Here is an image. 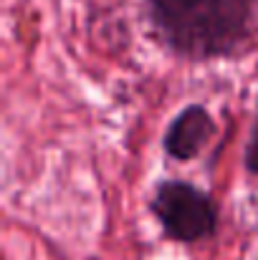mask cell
<instances>
[{
    "label": "cell",
    "mask_w": 258,
    "mask_h": 260,
    "mask_svg": "<svg viewBox=\"0 0 258 260\" xmlns=\"http://www.w3.org/2000/svg\"><path fill=\"white\" fill-rule=\"evenodd\" d=\"M213 137H215V121L210 111L203 104H190L170 121L162 137V147L167 157L187 162V159H195Z\"/></svg>",
    "instance_id": "cell-3"
},
{
    "label": "cell",
    "mask_w": 258,
    "mask_h": 260,
    "mask_svg": "<svg viewBox=\"0 0 258 260\" xmlns=\"http://www.w3.org/2000/svg\"><path fill=\"white\" fill-rule=\"evenodd\" d=\"M150 207L160 220L165 235L180 243H197L203 238H210L218 225V210L213 200L190 182H162Z\"/></svg>",
    "instance_id": "cell-2"
},
{
    "label": "cell",
    "mask_w": 258,
    "mask_h": 260,
    "mask_svg": "<svg viewBox=\"0 0 258 260\" xmlns=\"http://www.w3.org/2000/svg\"><path fill=\"white\" fill-rule=\"evenodd\" d=\"M256 8L258 0H147V18L175 53L218 58L248 41Z\"/></svg>",
    "instance_id": "cell-1"
},
{
    "label": "cell",
    "mask_w": 258,
    "mask_h": 260,
    "mask_svg": "<svg viewBox=\"0 0 258 260\" xmlns=\"http://www.w3.org/2000/svg\"><path fill=\"white\" fill-rule=\"evenodd\" d=\"M243 162H246V170L248 172L258 174V119H256V124H253V132H251V139H248Z\"/></svg>",
    "instance_id": "cell-4"
}]
</instances>
